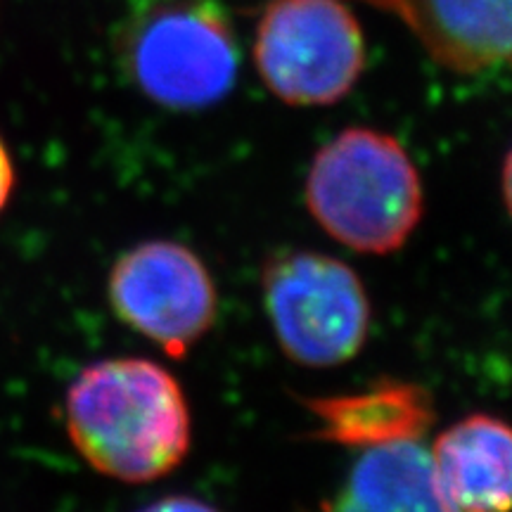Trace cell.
I'll return each instance as SVG.
<instances>
[{
	"mask_svg": "<svg viewBox=\"0 0 512 512\" xmlns=\"http://www.w3.org/2000/svg\"><path fill=\"white\" fill-rule=\"evenodd\" d=\"M67 430L95 470L133 484L169 475L190 448L181 387L145 358H110L83 370L67 394Z\"/></svg>",
	"mask_w": 512,
	"mask_h": 512,
	"instance_id": "cell-1",
	"label": "cell"
},
{
	"mask_svg": "<svg viewBox=\"0 0 512 512\" xmlns=\"http://www.w3.org/2000/svg\"><path fill=\"white\" fill-rule=\"evenodd\" d=\"M306 204L337 242L356 252L387 254L420 223L422 183L392 136L347 128L313 159Z\"/></svg>",
	"mask_w": 512,
	"mask_h": 512,
	"instance_id": "cell-2",
	"label": "cell"
},
{
	"mask_svg": "<svg viewBox=\"0 0 512 512\" xmlns=\"http://www.w3.org/2000/svg\"><path fill=\"white\" fill-rule=\"evenodd\" d=\"M121 60L147 98L202 110L233 88L238 43L216 0H131Z\"/></svg>",
	"mask_w": 512,
	"mask_h": 512,
	"instance_id": "cell-3",
	"label": "cell"
},
{
	"mask_svg": "<svg viewBox=\"0 0 512 512\" xmlns=\"http://www.w3.org/2000/svg\"><path fill=\"white\" fill-rule=\"evenodd\" d=\"M254 62L280 100L330 105L363 72V31L339 0H268L256 27Z\"/></svg>",
	"mask_w": 512,
	"mask_h": 512,
	"instance_id": "cell-4",
	"label": "cell"
},
{
	"mask_svg": "<svg viewBox=\"0 0 512 512\" xmlns=\"http://www.w3.org/2000/svg\"><path fill=\"white\" fill-rule=\"evenodd\" d=\"M266 311L292 361L330 368L358 354L368 335L366 287L347 264L316 252L271 261L264 275Z\"/></svg>",
	"mask_w": 512,
	"mask_h": 512,
	"instance_id": "cell-5",
	"label": "cell"
},
{
	"mask_svg": "<svg viewBox=\"0 0 512 512\" xmlns=\"http://www.w3.org/2000/svg\"><path fill=\"white\" fill-rule=\"evenodd\" d=\"M110 299L131 328L181 358L211 328L216 290L207 268L178 242H145L112 268Z\"/></svg>",
	"mask_w": 512,
	"mask_h": 512,
	"instance_id": "cell-6",
	"label": "cell"
},
{
	"mask_svg": "<svg viewBox=\"0 0 512 512\" xmlns=\"http://www.w3.org/2000/svg\"><path fill=\"white\" fill-rule=\"evenodd\" d=\"M434 482L453 512H510L512 439L503 420L470 415L432 448Z\"/></svg>",
	"mask_w": 512,
	"mask_h": 512,
	"instance_id": "cell-7",
	"label": "cell"
},
{
	"mask_svg": "<svg viewBox=\"0 0 512 512\" xmlns=\"http://www.w3.org/2000/svg\"><path fill=\"white\" fill-rule=\"evenodd\" d=\"M403 22L453 72H484L510 55V0H415Z\"/></svg>",
	"mask_w": 512,
	"mask_h": 512,
	"instance_id": "cell-8",
	"label": "cell"
},
{
	"mask_svg": "<svg viewBox=\"0 0 512 512\" xmlns=\"http://www.w3.org/2000/svg\"><path fill=\"white\" fill-rule=\"evenodd\" d=\"M323 512H453L434 482L430 453L418 441L366 448L342 491Z\"/></svg>",
	"mask_w": 512,
	"mask_h": 512,
	"instance_id": "cell-9",
	"label": "cell"
},
{
	"mask_svg": "<svg viewBox=\"0 0 512 512\" xmlns=\"http://www.w3.org/2000/svg\"><path fill=\"white\" fill-rule=\"evenodd\" d=\"M318 437L344 446L373 448L415 441L432 422V403L418 384L382 380L361 394L309 401Z\"/></svg>",
	"mask_w": 512,
	"mask_h": 512,
	"instance_id": "cell-10",
	"label": "cell"
},
{
	"mask_svg": "<svg viewBox=\"0 0 512 512\" xmlns=\"http://www.w3.org/2000/svg\"><path fill=\"white\" fill-rule=\"evenodd\" d=\"M140 512H216V510L207 503L195 501V498L174 496V498H164V501L147 505V508Z\"/></svg>",
	"mask_w": 512,
	"mask_h": 512,
	"instance_id": "cell-11",
	"label": "cell"
},
{
	"mask_svg": "<svg viewBox=\"0 0 512 512\" xmlns=\"http://www.w3.org/2000/svg\"><path fill=\"white\" fill-rule=\"evenodd\" d=\"M12 185H15V169H12L8 147L0 140V211L10 200Z\"/></svg>",
	"mask_w": 512,
	"mask_h": 512,
	"instance_id": "cell-12",
	"label": "cell"
},
{
	"mask_svg": "<svg viewBox=\"0 0 512 512\" xmlns=\"http://www.w3.org/2000/svg\"><path fill=\"white\" fill-rule=\"evenodd\" d=\"M366 3H373V5H377V8H382V10H389V12H394L396 8H399V3H401V0H366Z\"/></svg>",
	"mask_w": 512,
	"mask_h": 512,
	"instance_id": "cell-13",
	"label": "cell"
}]
</instances>
